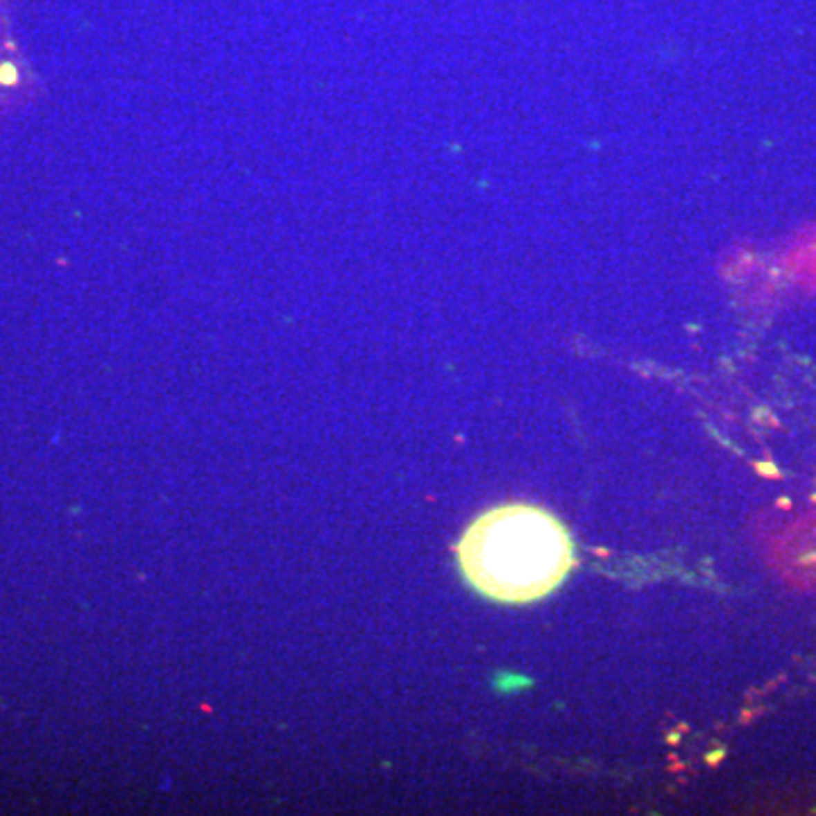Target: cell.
Segmentation results:
<instances>
[{"label": "cell", "mask_w": 816, "mask_h": 816, "mask_svg": "<svg viewBox=\"0 0 816 816\" xmlns=\"http://www.w3.org/2000/svg\"><path fill=\"white\" fill-rule=\"evenodd\" d=\"M465 578L485 597L506 603L542 599L574 565L565 526L526 503L483 512L458 544Z\"/></svg>", "instance_id": "cell-1"}, {"label": "cell", "mask_w": 816, "mask_h": 816, "mask_svg": "<svg viewBox=\"0 0 816 816\" xmlns=\"http://www.w3.org/2000/svg\"><path fill=\"white\" fill-rule=\"evenodd\" d=\"M780 263H785L798 279L816 284V227L803 230L785 245Z\"/></svg>", "instance_id": "cell-2"}]
</instances>
